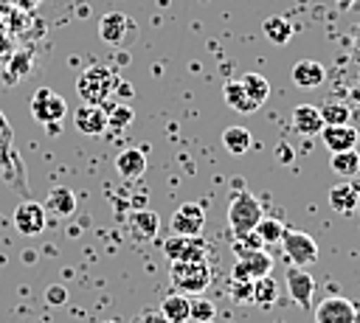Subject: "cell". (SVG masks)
<instances>
[{
    "label": "cell",
    "instance_id": "13",
    "mask_svg": "<svg viewBox=\"0 0 360 323\" xmlns=\"http://www.w3.org/2000/svg\"><path fill=\"white\" fill-rule=\"evenodd\" d=\"M290 79H292V84L301 87V90H315V87L323 84L326 70H323V65L315 62V59H298V62L292 65V70H290Z\"/></svg>",
    "mask_w": 360,
    "mask_h": 323
},
{
    "label": "cell",
    "instance_id": "5",
    "mask_svg": "<svg viewBox=\"0 0 360 323\" xmlns=\"http://www.w3.org/2000/svg\"><path fill=\"white\" fill-rule=\"evenodd\" d=\"M163 253L169 261H208L211 247L200 236H169L163 242Z\"/></svg>",
    "mask_w": 360,
    "mask_h": 323
},
{
    "label": "cell",
    "instance_id": "6",
    "mask_svg": "<svg viewBox=\"0 0 360 323\" xmlns=\"http://www.w3.org/2000/svg\"><path fill=\"white\" fill-rule=\"evenodd\" d=\"M278 244L284 247L287 258H290L295 267H304V270H307L309 264L318 261V242H315L309 233H304V230H284V236H281Z\"/></svg>",
    "mask_w": 360,
    "mask_h": 323
},
{
    "label": "cell",
    "instance_id": "37",
    "mask_svg": "<svg viewBox=\"0 0 360 323\" xmlns=\"http://www.w3.org/2000/svg\"><path fill=\"white\" fill-rule=\"evenodd\" d=\"M335 3H338V8H349L354 0H335Z\"/></svg>",
    "mask_w": 360,
    "mask_h": 323
},
{
    "label": "cell",
    "instance_id": "1",
    "mask_svg": "<svg viewBox=\"0 0 360 323\" xmlns=\"http://www.w3.org/2000/svg\"><path fill=\"white\" fill-rule=\"evenodd\" d=\"M115 84H118V79H115V73H112L107 65H90V67L82 70V76L76 79V93H79V98H82L84 104L101 107V104H107L110 95L115 93Z\"/></svg>",
    "mask_w": 360,
    "mask_h": 323
},
{
    "label": "cell",
    "instance_id": "4",
    "mask_svg": "<svg viewBox=\"0 0 360 323\" xmlns=\"http://www.w3.org/2000/svg\"><path fill=\"white\" fill-rule=\"evenodd\" d=\"M98 37L110 48H127V45H132L138 39V25L124 11H107L98 20Z\"/></svg>",
    "mask_w": 360,
    "mask_h": 323
},
{
    "label": "cell",
    "instance_id": "32",
    "mask_svg": "<svg viewBox=\"0 0 360 323\" xmlns=\"http://www.w3.org/2000/svg\"><path fill=\"white\" fill-rule=\"evenodd\" d=\"M262 236L256 230H248V233H239L233 239V253L236 256H245V253H253V250H262Z\"/></svg>",
    "mask_w": 360,
    "mask_h": 323
},
{
    "label": "cell",
    "instance_id": "21",
    "mask_svg": "<svg viewBox=\"0 0 360 323\" xmlns=\"http://www.w3.org/2000/svg\"><path fill=\"white\" fill-rule=\"evenodd\" d=\"M160 315H163L169 323H191V320H188V295H183V292L166 295L163 303H160Z\"/></svg>",
    "mask_w": 360,
    "mask_h": 323
},
{
    "label": "cell",
    "instance_id": "18",
    "mask_svg": "<svg viewBox=\"0 0 360 323\" xmlns=\"http://www.w3.org/2000/svg\"><path fill=\"white\" fill-rule=\"evenodd\" d=\"M115 171L124 177V180H138L143 171H146V154L143 149H121L118 157H115Z\"/></svg>",
    "mask_w": 360,
    "mask_h": 323
},
{
    "label": "cell",
    "instance_id": "25",
    "mask_svg": "<svg viewBox=\"0 0 360 323\" xmlns=\"http://www.w3.org/2000/svg\"><path fill=\"white\" fill-rule=\"evenodd\" d=\"M329 166L338 177H354L360 171V154L354 149H346V152H332L329 157Z\"/></svg>",
    "mask_w": 360,
    "mask_h": 323
},
{
    "label": "cell",
    "instance_id": "22",
    "mask_svg": "<svg viewBox=\"0 0 360 323\" xmlns=\"http://www.w3.org/2000/svg\"><path fill=\"white\" fill-rule=\"evenodd\" d=\"M357 199H360V194H357V188L352 183H338L335 188H329V205L338 213H352Z\"/></svg>",
    "mask_w": 360,
    "mask_h": 323
},
{
    "label": "cell",
    "instance_id": "12",
    "mask_svg": "<svg viewBox=\"0 0 360 323\" xmlns=\"http://www.w3.org/2000/svg\"><path fill=\"white\" fill-rule=\"evenodd\" d=\"M287 292H290V298H292L301 309H307V306L312 303L315 278H312L304 267H290V270H287Z\"/></svg>",
    "mask_w": 360,
    "mask_h": 323
},
{
    "label": "cell",
    "instance_id": "34",
    "mask_svg": "<svg viewBox=\"0 0 360 323\" xmlns=\"http://www.w3.org/2000/svg\"><path fill=\"white\" fill-rule=\"evenodd\" d=\"M65 298H68V289H65L62 284H51V286L45 289V301H48L51 306H56V303H65Z\"/></svg>",
    "mask_w": 360,
    "mask_h": 323
},
{
    "label": "cell",
    "instance_id": "26",
    "mask_svg": "<svg viewBox=\"0 0 360 323\" xmlns=\"http://www.w3.org/2000/svg\"><path fill=\"white\" fill-rule=\"evenodd\" d=\"M239 81H242L245 93H248V95H250V98H253L259 107L267 101V95H270V81H267L262 73H245Z\"/></svg>",
    "mask_w": 360,
    "mask_h": 323
},
{
    "label": "cell",
    "instance_id": "38",
    "mask_svg": "<svg viewBox=\"0 0 360 323\" xmlns=\"http://www.w3.org/2000/svg\"><path fill=\"white\" fill-rule=\"evenodd\" d=\"M104 323H118V320H104Z\"/></svg>",
    "mask_w": 360,
    "mask_h": 323
},
{
    "label": "cell",
    "instance_id": "23",
    "mask_svg": "<svg viewBox=\"0 0 360 323\" xmlns=\"http://www.w3.org/2000/svg\"><path fill=\"white\" fill-rule=\"evenodd\" d=\"M222 146L231 152V154H245L250 146H253V135L248 126H225L222 132Z\"/></svg>",
    "mask_w": 360,
    "mask_h": 323
},
{
    "label": "cell",
    "instance_id": "17",
    "mask_svg": "<svg viewBox=\"0 0 360 323\" xmlns=\"http://www.w3.org/2000/svg\"><path fill=\"white\" fill-rule=\"evenodd\" d=\"M292 129L298 135H318L323 129L321 110L315 104H295V110H292Z\"/></svg>",
    "mask_w": 360,
    "mask_h": 323
},
{
    "label": "cell",
    "instance_id": "19",
    "mask_svg": "<svg viewBox=\"0 0 360 323\" xmlns=\"http://www.w3.org/2000/svg\"><path fill=\"white\" fill-rule=\"evenodd\" d=\"M222 95H225V104H228L231 110H236V112L250 115V112H256V110H259V104H256V101H253V98L245 93V87H242V81H239V79L225 81Z\"/></svg>",
    "mask_w": 360,
    "mask_h": 323
},
{
    "label": "cell",
    "instance_id": "27",
    "mask_svg": "<svg viewBox=\"0 0 360 323\" xmlns=\"http://www.w3.org/2000/svg\"><path fill=\"white\" fill-rule=\"evenodd\" d=\"M276 301H278V286H276V281H273L270 275L256 278V281H253V303H259L262 309H267V306H273Z\"/></svg>",
    "mask_w": 360,
    "mask_h": 323
},
{
    "label": "cell",
    "instance_id": "2",
    "mask_svg": "<svg viewBox=\"0 0 360 323\" xmlns=\"http://www.w3.org/2000/svg\"><path fill=\"white\" fill-rule=\"evenodd\" d=\"M169 281H172L174 292L200 295L211 284V267H208V261H172Z\"/></svg>",
    "mask_w": 360,
    "mask_h": 323
},
{
    "label": "cell",
    "instance_id": "20",
    "mask_svg": "<svg viewBox=\"0 0 360 323\" xmlns=\"http://www.w3.org/2000/svg\"><path fill=\"white\" fill-rule=\"evenodd\" d=\"M42 208L51 211V213H56V216H70V213L76 211V197H73L70 188L59 185V188H51V191H48Z\"/></svg>",
    "mask_w": 360,
    "mask_h": 323
},
{
    "label": "cell",
    "instance_id": "10",
    "mask_svg": "<svg viewBox=\"0 0 360 323\" xmlns=\"http://www.w3.org/2000/svg\"><path fill=\"white\" fill-rule=\"evenodd\" d=\"M273 270V258L262 250H253V253H245V256H236V264H233V278H242V281H256V278H264L270 275Z\"/></svg>",
    "mask_w": 360,
    "mask_h": 323
},
{
    "label": "cell",
    "instance_id": "16",
    "mask_svg": "<svg viewBox=\"0 0 360 323\" xmlns=\"http://www.w3.org/2000/svg\"><path fill=\"white\" fill-rule=\"evenodd\" d=\"M318 135H321V140L329 152H346V149H354V143H357V129L352 124L323 126Z\"/></svg>",
    "mask_w": 360,
    "mask_h": 323
},
{
    "label": "cell",
    "instance_id": "31",
    "mask_svg": "<svg viewBox=\"0 0 360 323\" xmlns=\"http://www.w3.org/2000/svg\"><path fill=\"white\" fill-rule=\"evenodd\" d=\"M321 110V118H323V126H338V124H349V107L346 104H323L318 107Z\"/></svg>",
    "mask_w": 360,
    "mask_h": 323
},
{
    "label": "cell",
    "instance_id": "33",
    "mask_svg": "<svg viewBox=\"0 0 360 323\" xmlns=\"http://www.w3.org/2000/svg\"><path fill=\"white\" fill-rule=\"evenodd\" d=\"M231 298L236 303H253V281H242V278H233V286H231Z\"/></svg>",
    "mask_w": 360,
    "mask_h": 323
},
{
    "label": "cell",
    "instance_id": "7",
    "mask_svg": "<svg viewBox=\"0 0 360 323\" xmlns=\"http://www.w3.org/2000/svg\"><path fill=\"white\" fill-rule=\"evenodd\" d=\"M68 112V104L59 93H53L51 87H39L34 95H31V115L39 121V124H56L62 121V115Z\"/></svg>",
    "mask_w": 360,
    "mask_h": 323
},
{
    "label": "cell",
    "instance_id": "30",
    "mask_svg": "<svg viewBox=\"0 0 360 323\" xmlns=\"http://www.w3.org/2000/svg\"><path fill=\"white\" fill-rule=\"evenodd\" d=\"M214 315H217V309H214L211 301L197 298V295L188 298V320H194V323H211Z\"/></svg>",
    "mask_w": 360,
    "mask_h": 323
},
{
    "label": "cell",
    "instance_id": "28",
    "mask_svg": "<svg viewBox=\"0 0 360 323\" xmlns=\"http://www.w3.org/2000/svg\"><path fill=\"white\" fill-rule=\"evenodd\" d=\"M107 126L110 129H124V126H129L132 124V118H135V110L129 107V104H107Z\"/></svg>",
    "mask_w": 360,
    "mask_h": 323
},
{
    "label": "cell",
    "instance_id": "36",
    "mask_svg": "<svg viewBox=\"0 0 360 323\" xmlns=\"http://www.w3.org/2000/svg\"><path fill=\"white\" fill-rule=\"evenodd\" d=\"M17 6H20L22 11H31V8H37V6H39V0H17Z\"/></svg>",
    "mask_w": 360,
    "mask_h": 323
},
{
    "label": "cell",
    "instance_id": "11",
    "mask_svg": "<svg viewBox=\"0 0 360 323\" xmlns=\"http://www.w3.org/2000/svg\"><path fill=\"white\" fill-rule=\"evenodd\" d=\"M11 219H14V228L22 236H37L45 228V208L39 202H20L14 208V216Z\"/></svg>",
    "mask_w": 360,
    "mask_h": 323
},
{
    "label": "cell",
    "instance_id": "14",
    "mask_svg": "<svg viewBox=\"0 0 360 323\" xmlns=\"http://www.w3.org/2000/svg\"><path fill=\"white\" fill-rule=\"evenodd\" d=\"M127 230L135 242H152L160 230V216L155 211H135L127 216Z\"/></svg>",
    "mask_w": 360,
    "mask_h": 323
},
{
    "label": "cell",
    "instance_id": "35",
    "mask_svg": "<svg viewBox=\"0 0 360 323\" xmlns=\"http://www.w3.org/2000/svg\"><path fill=\"white\" fill-rule=\"evenodd\" d=\"M135 323H169L163 315H160V309H141V315H138V320Z\"/></svg>",
    "mask_w": 360,
    "mask_h": 323
},
{
    "label": "cell",
    "instance_id": "24",
    "mask_svg": "<svg viewBox=\"0 0 360 323\" xmlns=\"http://www.w3.org/2000/svg\"><path fill=\"white\" fill-rule=\"evenodd\" d=\"M262 31H264V37H267L273 45H287L290 37H292V25H290V20L281 17V14L267 17L264 25H262Z\"/></svg>",
    "mask_w": 360,
    "mask_h": 323
},
{
    "label": "cell",
    "instance_id": "8",
    "mask_svg": "<svg viewBox=\"0 0 360 323\" xmlns=\"http://www.w3.org/2000/svg\"><path fill=\"white\" fill-rule=\"evenodd\" d=\"M360 312L349 298L332 295L315 306V323H357Z\"/></svg>",
    "mask_w": 360,
    "mask_h": 323
},
{
    "label": "cell",
    "instance_id": "9",
    "mask_svg": "<svg viewBox=\"0 0 360 323\" xmlns=\"http://www.w3.org/2000/svg\"><path fill=\"white\" fill-rule=\"evenodd\" d=\"M172 230L177 236H200L202 233V225H205V213L200 205L194 202H183L174 213H172Z\"/></svg>",
    "mask_w": 360,
    "mask_h": 323
},
{
    "label": "cell",
    "instance_id": "15",
    "mask_svg": "<svg viewBox=\"0 0 360 323\" xmlns=\"http://www.w3.org/2000/svg\"><path fill=\"white\" fill-rule=\"evenodd\" d=\"M73 124L84 135H101L107 129V112L101 107H96V104H82L73 112Z\"/></svg>",
    "mask_w": 360,
    "mask_h": 323
},
{
    "label": "cell",
    "instance_id": "3",
    "mask_svg": "<svg viewBox=\"0 0 360 323\" xmlns=\"http://www.w3.org/2000/svg\"><path fill=\"white\" fill-rule=\"evenodd\" d=\"M262 216H264L262 202H259L250 191H239V194L231 197V205H228V225H231L233 236L253 230Z\"/></svg>",
    "mask_w": 360,
    "mask_h": 323
},
{
    "label": "cell",
    "instance_id": "29",
    "mask_svg": "<svg viewBox=\"0 0 360 323\" xmlns=\"http://www.w3.org/2000/svg\"><path fill=\"white\" fill-rule=\"evenodd\" d=\"M253 230L262 236L264 244H276V242H281V236H284V225H281V219H273V216H262L259 225H256Z\"/></svg>",
    "mask_w": 360,
    "mask_h": 323
}]
</instances>
